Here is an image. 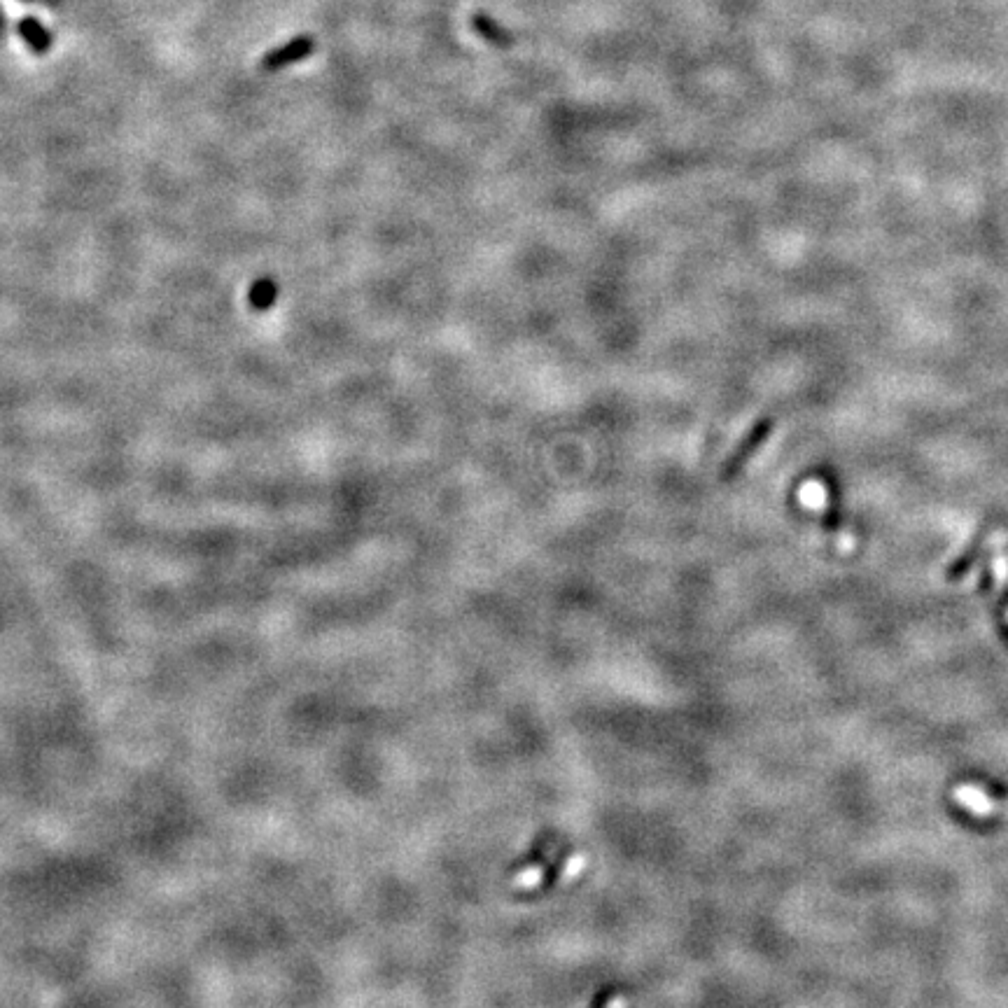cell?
<instances>
[{
	"label": "cell",
	"mask_w": 1008,
	"mask_h": 1008,
	"mask_svg": "<svg viewBox=\"0 0 1008 1008\" xmlns=\"http://www.w3.org/2000/svg\"><path fill=\"white\" fill-rule=\"evenodd\" d=\"M773 430H775V418L763 416L756 420V423L747 430L745 437L738 441V446L733 448V453L724 460V465L719 469V481L721 483L733 481L735 476L747 467V462L761 451L763 444L770 439V434H773Z\"/></svg>",
	"instance_id": "1"
},
{
	"label": "cell",
	"mask_w": 1008,
	"mask_h": 1008,
	"mask_svg": "<svg viewBox=\"0 0 1008 1008\" xmlns=\"http://www.w3.org/2000/svg\"><path fill=\"white\" fill-rule=\"evenodd\" d=\"M311 52H313V40L308 38V35H299V38L287 42L283 49H278V52L266 56L264 68H280L290 61L304 59V56H308Z\"/></svg>",
	"instance_id": "2"
},
{
	"label": "cell",
	"mask_w": 1008,
	"mask_h": 1008,
	"mask_svg": "<svg viewBox=\"0 0 1008 1008\" xmlns=\"http://www.w3.org/2000/svg\"><path fill=\"white\" fill-rule=\"evenodd\" d=\"M19 31L26 38L28 45H31L33 49H38V52H45V49L49 47V33L38 24V19L26 17L19 24Z\"/></svg>",
	"instance_id": "3"
},
{
	"label": "cell",
	"mask_w": 1008,
	"mask_h": 1008,
	"mask_svg": "<svg viewBox=\"0 0 1008 1008\" xmlns=\"http://www.w3.org/2000/svg\"><path fill=\"white\" fill-rule=\"evenodd\" d=\"M957 798L973 812H987L992 808V801H987V796L980 794L978 789H959Z\"/></svg>",
	"instance_id": "4"
}]
</instances>
